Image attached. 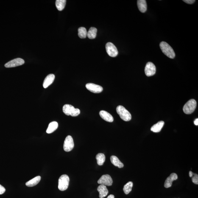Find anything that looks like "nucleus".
I'll return each mask as SVG.
<instances>
[{
    "label": "nucleus",
    "instance_id": "obj_1",
    "mask_svg": "<svg viewBox=\"0 0 198 198\" xmlns=\"http://www.w3.org/2000/svg\"><path fill=\"white\" fill-rule=\"evenodd\" d=\"M160 49L162 52L169 58L173 59L175 57V54L173 49L167 43L162 42L160 44Z\"/></svg>",
    "mask_w": 198,
    "mask_h": 198
},
{
    "label": "nucleus",
    "instance_id": "obj_10",
    "mask_svg": "<svg viewBox=\"0 0 198 198\" xmlns=\"http://www.w3.org/2000/svg\"><path fill=\"white\" fill-rule=\"evenodd\" d=\"M85 87L89 91L94 93H100L103 90L102 87L100 85L92 83L87 84Z\"/></svg>",
    "mask_w": 198,
    "mask_h": 198
},
{
    "label": "nucleus",
    "instance_id": "obj_8",
    "mask_svg": "<svg viewBox=\"0 0 198 198\" xmlns=\"http://www.w3.org/2000/svg\"><path fill=\"white\" fill-rule=\"evenodd\" d=\"M24 63L25 61L23 59L17 58L7 62L4 65V66L7 68L15 67L24 64Z\"/></svg>",
    "mask_w": 198,
    "mask_h": 198
},
{
    "label": "nucleus",
    "instance_id": "obj_12",
    "mask_svg": "<svg viewBox=\"0 0 198 198\" xmlns=\"http://www.w3.org/2000/svg\"><path fill=\"white\" fill-rule=\"evenodd\" d=\"M55 78V75L53 74H49L47 76L44 81L43 83L44 88H47L52 84L54 82Z\"/></svg>",
    "mask_w": 198,
    "mask_h": 198
},
{
    "label": "nucleus",
    "instance_id": "obj_3",
    "mask_svg": "<svg viewBox=\"0 0 198 198\" xmlns=\"http://www.w3.org/2000/svg\"><path fill=\"white\" fill-rule=\"evenodd\" d=\"M197 106L195 100L191 99L185 104L183 107V111L186 114H191L194 112Z\"/></svg>",
    "mask_w": 198,
    "mask_h": 198
},
{
    "label": "nucleus",
    "instance_id": "obj_26",
    "mask_svg": "<svg viewBox=\"0 0 198 198\" xmlns=\"http://www.w3.org/2000/svg\"><path fill=\"white\" fill-rule=\"evenodd\" d=\"M80 110L79 109L77 108H75L72 113L71 116L73 117H76L79 115L80 113Z\"/></svg>",
    "mask_w": 198,
    "mask_h": 198
},
{
    "label": "nucleus",
    "instance_id": "obj_25",
    "mask_svg": "<svg viewBox=\"0 0 198 198\" xmlns=\"http://www.w3.org/2000/svg\"><path fill=\"white\" fill-rule=\"evenodd\" d=\"M78 35L79 37L81 39L86 38L87 37V31L85 28L81 27L78 29Z\"/></svg>",
    "mask_w": 198,
    "mask_h": 198
},
{
    "label": "nucleus",
    "instance_id": "obj_22",
    "mask_svg": "<svg viewBox=\"0 0 198 198\" xmlns=\"http://www.w3.org/2000/svg\"><path fill=\"white\" fill-rule=\"evenodd\" d=\"M66 0H57L56 1V5L57 9L59 11L63 10L66 5Z\"/></svg>",
    "mask_w": 198,
    "mask_h": 198
},
{
    "label": "nucleus",
    "instance_id": "obj_20",
    "mask_svg": "<svg viewBox=\"0 0 198 198\" xmlns=\"http://www.w3.org/2000/svg\"><path fill=\"white\" fill-rule=\"evenodd\" d=\"M58 127V123L56 121H53L50 123L46 131L47 133L51 134L57 130Z\"/></svg>",
    "mask_w": 198,
    "mask_h": 198
},
{
    "label": "nucleus",
    "instance_id": "obj_27",
    "mask_svg": "<svg viewBox=\"0 0 198 198\" xmlns=\"http://www.w3.org/2000/svg\"><path fill=\"white\" fill-rule=\"evenodd\" d=\"M192 181L193 183L196 185L198 184V175L196 174L193 173L192 177Z\"/></svg>",
    "mask_w": 198,
    "mask_h": 198
},
{
    "label": "nucleus",
    "instance_id": "obj_19",
    "mask_svg": "<svg viewBox=\"0 0 198 198\" xmlns=\"http://www.w3.org/2000/svg\"><path fill=\"white\" fill-rule=\"evenodd\" d=\"M75 109V107L74 106H73L69 104H65L63 106V112L65 115H67V116H69L71 115L73 111Z\"/></svg>",
    "mask_w": 198,
    "mask_h": 198
},
{
    "label": "nucleus",
    "instance_id": "obj_16",
    "mask_svg": "<svg viewBox=\"0 0 198 198\" xmlns=\"http://www.w3.org/2000/svg\"><path fill=\"white\" fill-rule=\"evenodd\" d=\"M41 177L40 176H37V177L34 178L32 180L28 181L26 183V186L29 187H32L37 185L41 180Z\"/></svg>",
    "mask_w": 198,
    "mask_h": 198
},
{
    "label": "nucleus",
    "instance_id": "obj_15",
    "mask_svg": "<svg viewBox=\"0 0 198 198\" xmlns=\"http://www.w3.org/2000/svg\"><path fill=\"white\" fill-rule=\"evenodd\" d=\"M137 6L139 10L142 13L146 12L147 10V4L145 0H138L137 1Z\"/></svg>",
    "mask_w": 198,
    "mask_h": 198
},
{
    "label": "nucleus",
    "instance_id": "obj_14",
    "mask_svg": "<svg viewBox=\"0 0 198 198\" xmlns=\"http://www.w3.org/2000/svg\"><path fill=\"white\" fill-rule=\"evenodd\" d=\"M97 191L99 193V197L103 198L108 194V191L105 185H101L98 187Z\"/></svg>",
    "mask_w": 198,
    "mask_h": 198
},
{
    "label": "nucleus",
    "instance_id": "obj_2",
    "mask_svg": "<svg viewBox=\"0 0 198 198\" xmlns=\"http://www.w3.org/2000/svg\"><path fill=\"white\" fill-rule=\"evenodd\" d=\"M116 112L121 119L124 121H129L132 119V115L130 112L122 106H118L116 108Z\"/></svg>",
    "mask_w": 198,
    "mask_h": 198
},
{
    "label": "nucleus",
    "instance_id": "obj_32",
    "mask_svg": "<svg viewBox=\"0 0 198 198\" xmlns=\"http://www.w3.org/2000/svg\"><path fill=\"white\" fill-rule=\"evenodd\" d=\"M107 198H115V196L111 194L109 195Z\"/></svg>",
    "mask_w": 198,
    "mask_h": 198
},
{
    "label": "nucleus",
    "instance_id": "obj_18",
    "mask_svg": "<svg viewBox=\"0 0 198 198\" xmlns=\"http://www.w3.org/2000/svg\"><path fill=\"white\" fill-rule=\"evenodd\" d=\"M164 124V122L163 121H159L151 127V131L154 132H159L161 130Z\"/></svg>",
    "mask_w": 198,
    "mask_h": 198
},
{
    "label": "nucleus",
    "instance_id": "obj_28",
    "mask_svg": "<svg viewBox=\"0 0 198 198\" xmlns=\"http://www.w3.org/2000/svg\"><path fill=\"white\" fill-rule=\"evenodd\" d=\"M6 189L2 185H0V195L2 194L5 192Z\"/></svg>",
    "mask_w": 198,
    "mask_h": 198
},
{
    "label": "nucleus",
    "instance_id": "obj_7",
    "mask_svg": "<svg viewBox=\"0 0 198 198\" xmlns=\"http://www.w3.org/2000/svg\"><path fill=\"white\" fill-rule=\"evenodd\" d=\"M98 183L105 186H110L113 183L112 178L109 175H104L102 176L98 181Z\"/></svg>",
    "mask_w": 198,
    "mask_h": 198
},
{
    "label": "nucleus",
    "instance_id": "obj_30",
    "mask_svg": "<svg viewBox=\"0 0 198 198\" xmlns=\"http://www.w3.org/2000/svg\"><path fill=\"white\" fill-rule=\"evenodd\" d=\"M194 124L196 126H198V118H197V119H196L195 120V121H194Z\"/></svg>",
    "mask_w": 198,
    "mask_h": 198
},
{
    "label": "nucleus",
    "instance_id": "obj_13",
    "mask_svg": "<svg viewBox=\"0 0 198 198\" xmlns=\"http://www.w3.org/2000/svg\"><path fill=\"white\" fill-rule=\"evenodd\" d=\"M99 115L103 119L109 122H112L113 121V118L105 110H101L99 112Z\"/></svg>",
    "mask_w": 198,
    "mask_h": 198
},
{
    "label": "nucleus",
    "instance_id": "obj_21",
    "mask_svg": "<svg viewBox=\"0 0 198 198\" xmlns=\"http://www.w3.org/2000/svg\"><path fill=\"white\" fill-rule=\"evenodd\" d=\"M97 30L96 28L91 27L90 28L88 32H87V37L88 38L93 39L96 38Z\"/></svg>",
    "mask_w": 198,
    "mask_h": 198
},
{
    "label": "nucleus",
    "instance_id": "obj_29",
    "mask_svg": "<svg viewBox=\"0 0 198 198\" xmlns=\"http://www.w3.org/2000/svg\"><path fill=\"white\" fill-rule=\"evenodd\" d=\"M183 1L186 4H192L196 1L195 0H183Z\"/></svg>",
    "mask_w": 198,
    "mask_h": 198
},
{
    "label": "nucleus",
    "instance_id": "obj_17",
    "mask_svg": "<svg viewBox=\"0 0 198 198\" xmlns=\"http://www.w3.org/2000/svg\"><path fill=\"white\" fill-rule=\"evenodd\" d=\"M110 161L112 164L115 166L119 168L123 167L124 164L120 161L117 157L115 156H112L110 157Z\"/></svg>",
    "mask_w": 198,
    "mask_h": 198
},
{
    "label": "nucleus",
    "instance_id": "obj_11",
    "mask_svg": "<svg viewBox=\"0 0 198 198\" xmlns=\"http://www.w3.org/2000/svg\"><path fill=\"white\" fill-rule=\"evenodd\" d=\"M178 178V177L177 174L174 173L171 174L165 181L164 185L165 188H168L172 186V182L173 181L177 180Z\"/></svg>",
    "mask_w": 198,
    "mask_h": 198
},
{
    "label": "nucleus",
    "instance_id": "obj_4",
    "mask_svg": "<svg viewBox=\"0 0 198 198\" xmlns=\"http://www.w3.org/2000/svg\"><path fill=\"white\" fill-rule=\"evenodd\" d=\"M69 178L66 175H63L58 180V189L61 191H65L67 189L69 185Z\"/></svg>",
    "mask_w": 198,
    "mask_h": 198
},
{
    "label": "nucleus",
    "instance_id": "obj_6",
    "mask_svg": "<svg viewBox=\"0 0 198 198\" xmlns=\"http://www.w3.org/2000/svg\"><path fill=\"white\" fill-rule=\"evenodd\" d=\"M74 143L72 137L70 135L66 137L64 144V149L65 152H69L74 148Z\"/></svg>",
    "mask_w": 198,
    "mask_h": 198
},
{
    "label": "nucleus",
    "instance_id": "obj_31",
    "mask_svg": "<svg viewBox=\"0 0 198 198\" xmlns=\"http://www.w3.org/2000/svg\"><path fill=\"white\" fill-rule=\"evenodd\" d=\"M189 175L190 177H192L193 175V173L191 171H190Z\"/></svg>",
    "mask_w": 198,
    "mask_h": 198
},
{
    "label": "nucleus",
    "instance_id": "obj_24",
    "mask_svg": "<svg viewBox=\"0 0 198 198\" xmlns=\"http://www.w3.org/2000/svg\"><path fill=\"white\" fill-rule=\"evenodd\" d=\"M133 185V184L132 182H129L124 185L123 190L125 194H129L132 191Z\"/></svg>",
    "mask_w": 198,
    "mask_h": 198
},
{
    "label": "nucleus",
    "instance_id": "obj_23",
    "mask_svg": "<svg viewBox=\"0 0 198 198\" xmlns=\"http://www.w3.org/2000/svg\"><path fill=\"white\" fill-rule=\"evenodd\" d=\"M96 159L98 164L99 166L103 165L105 161V155L103 153H99L96 155Z\"/></svg>",
    "mask_w": 198,
    "mask_h": 198
},
{
    "label": "nucleus",
    "instance_id": "obj_9",
    "mask_svg": "<svg viewBox=\"0 0 198 198\" xmlns=\"http://www.w3.org/2000/svg\"><path fill=\"white\" fill-rule=\"evenodd\" d=\"M145 72L146 76L148 77L154 75L156 72L155 65L152 62H148L145 67Z\"/></svg>",
    "mask_w": 198,
    "mask_h": 198
},
{
    "label": "nucleus",
    "instance_id": "obj_5",
    "mask_svg": "<svg viewBox=\"0 0 198 198\" xmlns=\"http://www.w3.org/2000/svg\"><path fill=\"white\" fill-rule=\"evenodd\" d=\"M106 50L107 54L110 57H115L118 55V49L115 45L112 43L108 42L106 44Z\"/></svg>",
    "mask_w": 198,
    "mask_h": 198
}]
</instances>
